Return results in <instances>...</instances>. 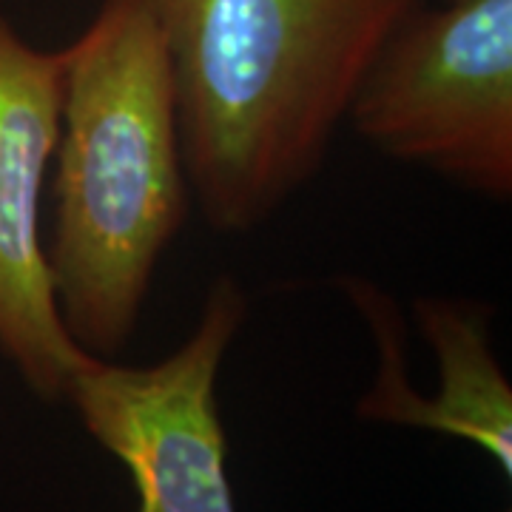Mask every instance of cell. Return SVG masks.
Returning <instances> with one entry per match:
<instances>
[{"label": "cell", "instance_id": "1", "mask_svg": "<svg viewBox=\"0 0 512 512\" xmlns=\"http://www.w3.org/2000/svg\"><path fill=\"white\" fill-rule=\"evenodd\" d=\"M163 35L188 185L248 234L311 180L353 94L421 0H146Z\"/></svg>", "mask_w": 512, "mask_h": 512}, {"label": "cell", "instance_id": "2", "mask_svg": "<svg viewBox=\"0 0 512 512\" xmlns=\"http://www.w3.org/2000/svg\"><path fill=\"white\" fill-rule=\"evenodd\" d=\"M55 231L46 248L63 328L111 359L188 217L177 94L146 0H103L63 49Z\"/></svg>", "mask_w": 512, "mask_h": 512}, {"label": "cell", "instance_id": "3", "mask_svg": "<svg viewBox=\"0 0 512 512\" xmlns=\"http://www.w3.org/2000/svg\"><path fill=\"white\" fill-rule=\"evenodd\" d=\"M348 120L384 157L510 200L512 0H421L370 63Z\"/></svg>", "mask_w": 512, "mask_h": 512}, {"label": "cell", "instance_id": "4", "mask_svg": "<svg viewBox=\"0 0 512 512\" xmlns=\"http://www.w3.org/2000/svg\"><path fill=\"white\" fill-rule=\"evenodd\" d=\"M248 316V296L222 274L202 299L194 333L151 367L92 356L66 399L89 436L120 458L140 495L137 512H234L217 373Z\"/></svg>", "mask_w": 512, "mask_h": 512}, {"label": "cell", "instance_id": "5", "mask_svg": "<svg viewBox=\"0 0 512 512\" xmlns=\"http://www.w3.org/2000/svg\"><path fill=\"white\" fill-rule=\"evenodd\" d=\"M60 103L63 49H37L0 15V353L46 402L92 359L63 328L43 239Z\"/></svg>", "mask_w": 512, "mask_h": 512}, {"label": "cell", "instance_id": "6", "mask_svg": "<svg viewBox=\"0 0 512 512\" xmlns=\"http://www.w3.org/2000/svg\"><path fill=\"white\" fill-rule=\"evenodd\" d=\"M350 299L365 313L379 345V379L359 402L370 421L410 424L473 441L512 476V390L490 348L493 305L476 299H416L413 316L421 336L439 356L441 387L433 402L421 399L404 379L402 316L373 282H345Z\"/></svg>", "mask_w": 512, "mask_h": 512}]
</instances>
